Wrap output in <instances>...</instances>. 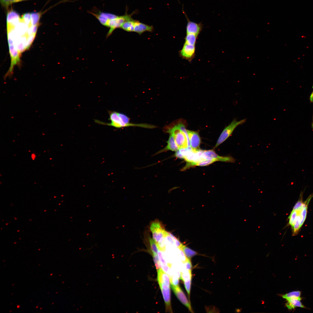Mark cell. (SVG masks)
<instances>
[{"instance_id":"6da1fadb","label":"cell","mask_w":313,"mask_h":313,"mask_svg":"<svg viewBox=\"0 0 313 313\" xmlns=\"http://www.w3.org/2000/svg\"><path fill=\"white\" fill-rule=\"evenodd\" d=\"M167 132L174 137L179 149L191 148L187 130L183 124L179 123L169 128Z\"/></svg>"},{"instance_id":"7a4b0ae2","label":"cell","mask_w":313,"mask_h":313,"mask_svg":"<svg viewBox=\"0 0 313 313\" xmlns=\"http://www.w3.org/2000/svg\"><path fill=\"white\" fill-rule=\"evenodd\" d=\"M245 119L238 121L234 119L223 130L217 141L215 148H216L225 141L231 135L235 129L239 125L244 123Z\"/></svg>"},{"instance_id":"3957f363","label":"cell","mask_w":313,"mask_h":313,"mask_svg":"<svg viewBox=\"0 0 313 313\" xmlns=\"http://www.w3.org/2000/svg\"><path fill=\"white\" fill-rule=\"evenodd\" d=\"M135 11L130 14H128L126 11L125 14L122 16H118L115 18L110 20L108 22L106 27L109 28V30L107 34V37L110 35L114 30L116 29L121 28V27L125 21L132 18V16L135 13Z\"/></svg>"},{"instance_id":"277c9868","label":"cell","mask_w":313,"mask_h":313,"mask_svg":"<svg viewBox=\"0 0 313 313\" xmlns=\"http://www.w3.org/2000/svg\"><path fill=\"white\" fill-rule=\"evenodd\" d=\"M150 230L153 239L156 243L163 237H165L168 233L161 223L157 220L153 221L151 224Z\"/></svg>"},{"instance_id":"5b68a950","label":"cell","mask_w":313,"mask_h":313,"mask_svg":"<svg viewBox=\"0 0 313 313\" xmlns=\"http://www.w3.org/2000/svg\"><path fill=\"white\" fill-rule=\"evenodd\" d=\"M202 157L204 160H214L216 161L234 163L235 159L231 156H220L213 150H203Z\"/></svg>"},{"instance_id":"8992f818","label":"cell","mask_w":313,"mask_h":313,"mask_svg":"<svg viewBox=\"0 0 313 313\" xmlns=\"http://www.w3.org/2000/svg\"><path fill=\"white\" fill-rule=\"evenodd\" d=\"M195 46L184 43L181 49L179 51V54L183 59L190 62L195 57Z\"/></svg>"},{"instance_id":"52a82bcc","label":"cell","mask_w":313,"mask_h":313,"mask_svg":"<svg viewBox=\"0 0 313 313\" xmlns=\"http://www.w3.org/2000/svg\"><path fill=\"white\" fill-rule=\"evenodd\" d=\"M165 303L166 312H172L171 302L170 286L164 283H159Z\"/></svg>"},{"instance_id":"ba28073f","label":"cell","mask_w":313,"mask_h":313,"mask_svg":"<svg viewBox=\"0 0 313 313\" xmlns=\"http://www.w3.org/2000/svg\"><path fill=\"white\" fill-rule=\"evenodd\" d=\"M171 287L175 295L180 301L186 306L192 313L194 312L192 309L190 302L188 301L185 294L179 285H171Z\"/></svg>"},{"instance_id":"9c48e42d","label":"cell","mask_w":313,"mask_h":313,"mask_svg":"<svg viewBox=\"0 0 313 313\" xmlns=\"http://www.w3.org/2000/svg\"><path fill=\"white\" fill-rule=\"evenodd\" d=\"M182 11L187 21L186 27V34H193L198 36L203 28L202 23H197L190 21L183 9Z\"/></svg>"},{"instance_id":"30bf717a","label":"cell","mask_w":313,"mask_h":313,"mask_svg":"<svg viewBox=\"0 0 313 313\" xmlns=\"http://www.w3.org/2000/svg\"><path fill=\"white\" fill-rule=\"evenodd\" d=\"M187 131L192 149L193 150L199 149L201 140L198 133L187 130Z\"/></svg>"},{"instance_id":"8fae6325","label":"cell","mask_w":313,"mask_h":313,"mask_svg":"<svg viewBox=\"0 0 313 313\" xmlns=\"http://www.w3.org/2000/svg\"><path fill=\"white\" fill-rule=\"evenodd\" d=\"M153 26L140 22L137 20L135 24L134 32L141 35L145 32H152Z\"/></svg>"},{"instance_id":"7c38bea8","label":"cell","mask_w":313,"mask_h":313,"mask_svg":"<svg viewBox=\"0 0 313 313\" xmlns=\"http://www.w3.org/2000/svg\"><path fill=\"white\" fill-rule=\"evenodd\" d=\"M167 143V145L164 148L159 151L158 152V153L169 150L176 152L179 149L174 138L171 134H170Z\"/></svg>"},{"instance_id":"4fadbf2b","label":"cell","mask_w":313,"mask_h":313,"mask_svg":"<svg viewBox=\"0 0 313 313\" xmlns=\"http://www.w3.org/2000/svg\"><path fill=\"white\" fill-rule=\"evenodd\" d=\"M304 208L303 207H301L296 210L297 212V215L296 218L294 225L292 227L293 235H295L297 234L300 228L301 227L300 225L301 222V213L302 210Z\"/></svg>"},{"instance_id":"5bb4252c","label":"cell","mask_w":313,"mask_h":313,"mask_svg":"<svg viewBox=\"0 0 313 313\" xmlns=\"http://www.w3.org/2000/svg\"><path fill=\"white\" fill-rule=\"evenodd\" d=\"M157 280L158 283H164L170 285V280L169 276L160 268L158 271Z\"/></svg>"},{"instance_id":"9a60e30c","label":"cell","mask_w":313,"mask_h":313,"mask_svg":"<svg viewBox=\"0 0 313 313\" xmlns=\"http://www.w3.org/2000/svg\"><path fill=\"white\" fill-rule=\"evenodd\" d=\"M287 302L285 305L289 310L294 309L296 307L305 308V307L300 301V300L295 298L289 299L286 300Z\"/></svg>"},{"instance_id":"2e32d148","label":"cell","mask_w":313,"mask_h":313,"mask_svg":"<svg viewBox=\"0 0 313 313\" xmlns=\"http://www.w3.org/2000/svg\"><path fill=\"white\" fill-rule=\"evenodd\" d=\"M136 21L132 18L128 20L124 23L120 28L128 32H134Z\"/></svg>"},{"instance_id":"e0dca14e","label":"cell","mask_w":313,"mask_h":313,"mask_svg":"<svg viewBox=\"0 0 313 313\" xmlns=\"http://www.w3.org/2000/svg\"><path fill=\"white\" fill-rule=\"evenodd\" d=\"M180 250H181L183 252L187 258L190 259L194 256L198 254V253L196 252L184 245Z\"/></svg>"},{"instance_id":"ac0fdd59","label":"cell","mask_w":313,"mask_h":313,"mask_svg":"<svg viewBox=\"0 0 313 313\" xmlns=\"http://www.w3.org/2000/svg\"><path fill=\"white\" fill-rule=\"evenodd\" d=\"M198 37V36L193 34H186L185 38V43L190 45L195 46Z\"/></svg>"},{"instance_id":"d6986e66","label":"cell","mask_w":313,"mask_h":313,"mask_svg":"<svg viewBox=\"0 0 313 313\" xmlns=\"http://www.w3.org/2000/svg\"><path fill=\"white\" fill-rule=\"evenodd\" d=\"M301 292L300 291H292L282 296V297L286 300L291 298L298 299L300 300L301 299L300 297Z\"/></svg>"},{"instance_id":"ffe728a7","label":"cell","mask_w":313,"mask_h":313,"mask_svg":"<svg viewBox=\"0 0 313 313\" xmlns=\"http://www.w3.org/2000/svg\"><path fill=\"white\" fill-rule=\"evenodd\" d=\"M180 279L183 281L192 279V270H187L180 273Z\"/></svg>"},{"instance_id":"44dd1931","label":"cell","mask_w":313,"mask_h":313,"mask_svg":"<svg viewBox=\"0 0 313 313\" xmlns=\"http://www.w3.org/2000/svg\"><path fill=\"white\" fill-rule=\"evenodd\" d=\"M29 0H0V3L3 7L7 8L9 6L13 3Z\"/></svg>"},{"instance_id":"7402d4cb","label":"cell","mask_w":313,"mask_h":313,"mask_svg":"<svg viewBox=\"0 0 313 313\" xmlns=\"http://www.w3.org/2000/svg\"><path fill=\"white\" fill-rule=\"evenodd\" d=\"M149 242L151 250L153 254H157L158 250L156 243L155 241L151 238H150Z\"/></svg>"},{"instance_id":"603a6c76","label":"cell","mask_w":313,"mask_h":313,"mask_svg":"<svg viewBox=\"0 0 313 313\" xmlns=\"http://www.w3.org/2000/svg\"><path fill=\"white\" fill-rule=\"evenodd\" d=\"M297 215V212L296 210H292L289 217V225L291 226L292 228L294 225Z\"/></svg>"},{"instance_id":"cb8c5ba5","label":"cell","mask_w":313,"mask_h":313,"mask_svg":"<svg viewBox=\"0 0 313 313\" xmlns=\"http://www.w3.org/2000/svg\"><path fill=\"white\" fill-rule=\"evenodd\" d=\"M192 279L183 281L185 288L188 294L189 301L190 302V294Z\"/></svg>"},{"instance_id":"d4e9b609","label":"cell","mask_w":313,"mask_h":313,"mask_svg":"<svg viewBox=\"0 0 313 313\" xmlns=\"http://www.w3.org/2000/svg\"><path fill=\"white\" fill-rule=\"evenodd\" d=\"M158 257L161 263V266H162L163 269H164L165 271L167 272L168 270V266L167 265L160 251H158Z\"/></svg>"},{"instance_id":"484cf974","label":"cell","mask_w":313,"mask_h":313,"mask_svg":"<svg viewBox=\"0 0 313 313\" xmlns=\"http://www.w3.org/2000/svg\"><path fill=\"white\" fill-rule=\"evenodd\" d=\"M165 238H163L158 243H156L158 249L161 251H164L165 250L164 239Z\"/></svg>"},{"instance_id":"4316f807","label":"cell","mask_w":313,"mask_h":313,"mask_svg":"<svg viewBox=\"0 0 313 313\" xmlns=\"http://www.w3.org/2000/svg\"><path fill=\"white\" fill-rule=\"evenodd\" d=\"M303 193L301 192L300 194L299 199L294 206L292 210H296L301 207L303 202Z\"/></svg>"},{"instance_id":"83f0119b","label":"cell","mask_w":313,"mask_h":313,"mask_svg":"<svg viewBox=\"0 0 313 313\" xmlns=\"http://www.w3.org/2000/svg\"><path fill=\"white\" fill-rule=\"evenodd\" d=\"M307 207L305 208L301 211V222L300 225L301 227L303 225L306 219V216Z\"/></svg>"},{"instance_id":"f1b7e54d","label":"cell","mask_w":313,"mask_h":313,"mask_svg":"<svg viewBox=\"0 0 313 313\" xmlns=\"http://www.w3.org/2000/svg\"><path fill=\"white\" fill-rule=\"evenodd\" d=\"M216 161L214 160H204L197 163L195 166H205L210 165L214 162Z\"/></svg>"},{"instance_id":"f546056e","label":"cell","mask_w":313,"mask_h":313,"mask_svg":"<svg viewBox=\"0 0 313 313\" xmlns=\"http://www.w3.org/2000/svg\"><path fill=\"white\" fill-rule=\"evenodd\" d=\"M153 258L156 269L158 271L161 267V264L160 263L157 254H153Z\"/></svg>"},{"instance_id":"4dcf8cb0","label":"cell","mask_w":313,"mask_h":313,"mask_svg":"<svg viewBox=\"0 0 313 313\" xmlns=\"http://www.w3.org/2000/svg\"><path fill=\"white\" fill-rule=\"evenodd\" d=\"M170 283L171 285H178L179 280L178 278L175 276L171 277L170 278Z\"/></svg>"},{"instance_id":"1f68e13d","label":"cell","mask_w":313,"mask_h":313,"mask_svg":"<svg viewBox=\"0 0 313 313\" xmlns=\"http://www.w3.org/2000/svg\"><path fill=\"white\" fill-rule=\"evenodd\" d=\"M185 263V267L186 270H192V265L190 259H188V260Z\"/></svg>"},{"instance_id":"d6a6232c","label":"cell","mask_w":313,"mask_h":313,"mask_svg":"<svg viewBox=\"0 0 313 313\" xmlns=\"http://www.w3.org/2000/svg\"><path fill=\"white\" fill-rule=\"evenodd\" d=\"M312 89H313V91H312V93H311V95H310V102H311V103H313V86H312ZM312 129H313V116H312Z\"/></svg>"},{"instance_id":"836d02e7","label":"cell","mask_w":313,"mask_h":313,"mask_svg":"<svg viewBox=\"0 0 313 313\" xmlns=\"http://www.w3.org/2000/svg\"><path fill=\"white\" fill-rule=\"evenodd\" d=\"M32 159H34L35 157V155L34 154H32Z\"/></svg>"}]
</instances>
